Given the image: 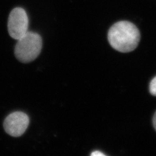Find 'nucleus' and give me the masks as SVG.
<instances>
[{
	"label": "nucleus",
	"mask_w": 156,
	"mask_h": 156,
	"mask_svg": "<svg viewBox=\"0 0 156 156\" xmlns=\"http://www.w3.org/2000/svg\"><path fill=\"white\" fill-rule=\"evenodd\" d=\"M108 38L113 49L122 53H128L138 46L140 35L138 28L133 23L120 21L110 28Z\"/></svg>",
	"instance_id": "nucleus-1"
},
{
	"label": "nucleus",
	"mask_w": 156,
	"mask_h": 156,
	"mask_svg": "<svg viewBox=\"0 0 156 156\" xmlns=\"http://www.w3.org/2000/svg\"><path fill=\"white\" fill-rule=\"evenodd\" d=\"M17 41L15 55L19 61L28 63L39 56L42 48V41L38 34L28 31Z\"/></svg>",
	"instance_id": "nucleus-2"
},
{
	"label": "nucleus",
	"mask_w": 156,
	"mask_h": 156,
	"mask_svg": "<svg viewBox=\"0 0 156 156\" xmlns=\"http://www.w3.org/2000/svg\"><path fill=\"white\" fill-rule=\"evenodd\" d=\"M28 18L24 9L16 8L12 11L8 22V33L13 39L18 40L28 32Z\"/></svg>",
	"instance_id": "nucleus-3"
},
{
	"label": "nucleus",
	"mask_w": 156,
	"mask_h": 156,
	"mask_svg": "<svg viewBox=\"0 0 156 156\" xmlns=\"http://www.w3.org/2000/svg\"><path fill=\"white\" fill-rule=\"evenodd\" d=\"M29 123V117L26 113L16 112L6 118L4 127L7 134L13 137H19L25 133Z\"/></svg>",
	"instance_id": "nucleus-4"
},
{
	"label": "nucleus",
	"mask_w": 156,
	"mask_h": 156,
	"mask_svg": "<svg viewBox=\"0 0 156 156\" xmlns=\"http://www.w3.org/2000/svg\"><path fill=\"white\" fill-rule=\"evenodd\" d=\"M149 89L151 94L154 96H156V76L151 81Z\"/></svg>",
	"instance_id": "nucleus-5"
},
{
	"label": "nucleus",
	"mask_w": 156,
	"mask_h": 156,
	"mask_svg": "<svg viewBox=\"0 0 156 156\" xmlns=\"http://www.w3.org/2000/svg\"><path fill=\"white\" fill-rule=\"evenodd\" d=\"M91 156H105L103 153L101 152L100 151H95L91 154Z\"/></svg>",
	"instance_id": "nucleus-6"
},
{
	"label": "nucleus",
	"mask_w": 156,
	"mask_h": 156,
	"mask_svg": "<svg viewBox=\"0 0 156 156\" xmlns=\"http://www.w3.org/2000/svg\"><path fill=\"white\" fill-rule=\"evenodd\" d=\"M153 126H154V127L155 128V129L156 130V112L153 116Z\"/></svg>",
	"instance_id": "nucleus-7"
}]
</instances>
